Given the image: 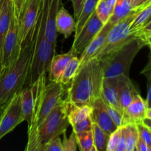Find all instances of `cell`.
<instances>
[{"label":"cell","mask_w":151,"mask_h":151,"mask_svg":"<svg viewBox=\"0 0 151 151\" xmlns=\"http://www.w3.org/2000/svg\"><path fill=\"white\" fill-rule=\"evenodd\" d=\"M103 78L100 60L97 58H92L79 66L68 89L67 101L77 107L91 106L96 99L101 97Z\"/></svg>","instance_id":"6da1fadb"},{"label":"cell","mask_w":151,"mask_h":151,"mask_svg":"<svg viewBox=\"0 0 151 151\" xmlns=\"http://www.w3.org/2000/svg\"><path fill=\"white\" fill-rule=\"evenodd\" d=\"M35 46V31L29 45L21 50L17 60L10 66L0 69V106H6L27 85Z\"/></svg>","instance_id":"7a4b0ae2"},{"label":"cell","mask_w":151,"mask_h":151,"mask_svg":"<svg viewBox=\"0 0 151 151\" xmlns=\"http://www.w3.org/2000/svg\"><path fill=\"white\" fill-rule=\"evenodd\" d=\"M46 4L44 0H42L35 27V46L27 81V86L32 85L41 74L48 72L52 59L55 55L56 47L52 44L46 37Z\"/></svg>","instance_id":"3957f363"},{"label":"cell","mask_w":151,"mask_h":151,"mask_svg":"<svg viewBox=\"0 0 151 151\" xmlns=\"http://www.w3.org/2000/svg\"><path fill=\"white\" fill-rule=\"evenodd\" d=\"M150 43L142 36H137L122 47L99 59L104 78L128 76L131 63L139 52Z\"/></svg>","instance_id":"277c9868"},{"label":"cell","mask_w":151,"mask_h":151,"mask_svg":"<svg viewBox=\"0 0 151 151\" xmlns=\"http://www.w3.org/2000/svg\"><path fill=\"white\" fill-rule=\"evenodd\" d=\"M69 105L61 100L38 127V134L42 144L47 145L53 139L65 133L70 125L68 119Z\"/></svg>","instance_id":"5b68a950"},{"label":"cell","mask_w":151,"mask_h":151,"mask_svg":"<svg viewBox=\"0 0 151 151\" xmlns=\"http://www.w3.org/2000/svg\"><path fill=\"white\" fill-rule=\"evenodd\" d=\"M41 1L42 0H23L17 15L15 14L19 25L21 50L29 45L32 41Z\"/></svg>","instance_id":"8992f818"},{"label":"cell","mask_w":151,"mask_h":151,"mask_svg":"<svg viewBox=\"0 0 151 151\" xmlns=\"http://www.w3.org/2000/svg\"><path fill=\"white\" fill-rule=\"evenodd\" d=\"M47 72L41 74L39 78L27 88L20 91L21 106L24 121L29 125L35 122L39 111L44 90L47 86Z\"/></svg>","instance_id":"52a82bcc"},{"label":"cell","mask_w":151,"mask_h":151,"mask_svg":"<svg viewBox=\"0 0 151 151\" xmlns=\"http://www.w3.org/2000/svg\"><path fill=\"white\" fill-rule=\"evenodd\" d=\"M139 9H136L128 17L112 26L108 33L104 45L94 58H97L98 59L101 58L103 56L122 47L134 37L139 36L131 32V24Z\"/></svg>","instance_id":"ba28073f"},{"label":"cell","mask_w":151,"mask_h":151,"mask_svg":"<svg viewBox=\"0 0 151 151\" xmlns=\"http://www.w3.org/2000/svg\"><path fill=\"white\" fill-rule=\"evenodd\" d=\"M21 52L19 38L18 20L13 12L10 27L4 39L1 52V68H7L11 66L18 59ZM0 68V69H1Z\"/></svg>","instance_id":"9c48e42d"},{"label":"cell","mask_w":151,"mask_h":151,"mask_svg":"<svg viewBox=\"0 0 151 151\" xmlns=\"http://www.w3.org/2000/svg\"><path fill=\"white\" fill-rule=\"evenodd\" d=\"M24 121L19 92L7 103L0 119V139Z\"/></svg>","instance_id":"30bf717a"},{"label":"cell","mask_w":151,"mask_h":151,"mask_svg":"<svg viewBox=\"0 0 151 151\" xmlns=\"http://www.w3.org/2000/svg\"><path fill=\"white\" fill-rule=\"evenodd\" d=\"M63 92V85L59 82H50L48 85L46 86L39 111L35 122L30 124H33L37 127L39 126L40 124L54 109L56 105L62 100Z\"/></svg>","instance_id":"8fae6325"},{"label":"cell","mask_w":151,"mask_h":151,"mask_svg":"<svg viewBox=\"0 0 151 151\" xmlns=\"http://www.w3.org/2000/svg\"><path fill=\"white\" fill-rule=\"evenodd\" d=\"M104 26V24L98 19L95 12L87 21L86 24L81 30V32L75 36L72 50L77 55H81L91 43V41L98 34L100 29Z\"/></svg>","instance_id":"7c38bea8"},{"label":"cell","mask_w":151,"mask_h":151,"mask_svg":"<svg viewBox=\"0 0 151 151\" xmlns=\"http://www.w3.org/2000/svg\"><path fill=\"white\" fill-rule=\"evenodd\" d=\"M90 118L93 123L98 125L109 135H111L118 128L111 118L107 110V105L101 97H98L93 102Z\"/></svg>","instance_id":"4fadbf2b"},{"label":"cell","mask_w":151,"mask_h":151,"mask_svg":"<svg viewBox=\"0 0 151 151\" xmlns=\"http://www.w3.org/2000/svg\"><path fill=\"white\" fill-rule=\"evenodd\" d=\"M147 106L146 101L137 94L132 100L129 106L123 111L122 113V124L123 125L128 124L142 123L146 118V111Z\"/></svg>","instance_id":"5bb4252c"},{"label":"cell","mask_w":151,"mask_h":151,"mask_svg":"<svg viewBox=\"0 0 151 151\" xmlns=\"http://www.w3.org/2000/svg\"><path fill=\"white\" fill-rule=\"evenodd\" d=\"M100 96L106 104L113 107L122 114L119 98L118 77L103 78Z\"/></svg>","instance_id":"9a60e30c"},{"label":"cell","mask_w":151,"mask_h":151,"mask_svg":"<svg viewBox=\"0 0 151 151\" xmlns=\"http://www.w3.org/2000/svg\"><path fill=\"white\" fill-rule=\"evenodd\" d=\"M112 26H113V24H111L109 22L105 24L103 28L100 29L98 34L96 35L95 38L91 41V43L87 46L86 48L81 54V57L79 58L80 66L86 63L92 58L95 57L96 55L99 52V51L101 50L102 47L104 45L108 33L110 31Z\"/></svg>","instance_id":"2e32d148"},{"label":"cell","mask_w":151,"mask_h":151,"mask_svg":"<svg viewBox=\"0 0 151 151\" xmlns=\"http://www.w3.org/2000/svg\"><path fill=\"white\" fill-rule=\"evenodd\" d=\"M78 56L71 49L66 53L55 55L49 67V80L50 82H59L60 76L69 60L74 57Z\"/></svg>","instance_id":"e0dca14e"},{"label":"cell","mask_w":151,"mask_h":151,"mask_svg":"<svg viewBox=\"0 0 151 151\" xmlns=\"http://www.w3.org/2000/svg\"><path fill=\"white\" fill-rule=\"evenodd\" d=\"M118 83H119V103L123 113V111L129 106L134 97L139 93L128 76H124V75L119 76Z\"/></svg>","instance_id":"ac0fdd59"},{"label":"cell","mask_w":151,"mask_h":151,"mask_svg":"<svg viewBox=\"0 0 151 151\" xmlns=\"http://www.w3.org/2000/svg\"><path fill=\"white\" fill-rule=\"evenodd\" d=\"M57 33L62 34L65 38H68L72 32H75L76 22L63 6H61L57 13L55 19Z\"/></svg>","instance_id":"d6986e66"},{"label":"cell","mask_w":151,"mask_h":151,"mask_svg":"<svg viewBox=\"0 0 151 151\" xmlns=\"http://www.w3.org/2000/svg\"><path fill=\"white\" fill-rule=\"evenodd\" d=\"M13 16V3L10 0H4L1 16H0V58H1V48L6 36Z\"/></svg>","instance_id":"ffe728a7"},{"label":"cell","mask_w":151,"mask_h":151,"mask_svg":"<svg viewBox=\"0 0 151 151\" xmlns=\"http://www.w3.org/2000/svg\"><path fill=\"white\" fill-rule=\"evenodd\" d=\"M128 0H117L109 22L114 25L128 17L135 10Z\"/></svg>","instance_id":"44dd1931"},{"label":"cell","mask_w":151,"mask_h":151,"mask_svg":"<svg viewBox=\"0 0 151 151\" xmlns=\"http://www.w3.org/2000/svg\"><path fill=\"white\" fill-rule=\"evenodd\" d=\"M98 1L99 0H85L81 14H80L78 19H77L75 36H76L81 32L87 21L95 12V9Z\"/></svg>","instance_id":"7402d4cb"},{"label":"cell","mask_w":151,"mask_h":151,"mask_svg":"<svg viewBox=\"0 0 151 151\" xmlns=\"http://www.w3.org/2000/svg\"><path fill=\"white\" fill-rule=\"evenodd\" d=\"M151 16V2L142 7H140L136 14L131 24V31L133 33L139 35L140 29L147 23Z\"/></svg>","instance_id":"603a6c76"},{"label":"cell","mask_w":151,"mask_h":151,"mask_svg":"<svg viewBox=\"0 0 151 151\" xmlns=\"http://www.w3.org/2000/svg\"><path fill=\"white\" fill-rule=\"evenodd\" d=\"M46 145L42 144L38 134V127L33 124L28 125L27 143L24 151H45Z\"/></svg>","instance_id":"cb8c5ba5"},{"label":"cell","mask_w":151,"mask_h":151,"mask_svg":"<svg viewBox=\"0 0 151 151\" xmlns=\"http://www.w3.org/2000/svg\"><path fill=\"white\" fill-rule=\"evenodd\" d=\"M91 113V106H83L81 107L69 105L68 119L71 125L83 120L87 117H89Z\"/></svg>","instance_id":"d4e9b609"},{"label":"cell","mask_w":151,"mask_h":151,"mask_svg":"<svg viewBox=\"0 0 151 151\" xmlns=\"http://www.w3.org/2000/svg\"><path fill=\"white\" fill-rule=\"evenodd\" d=\"M79 66V58H78V56H74L66 65V68L64 69L61 76H60L59 83H62L63 86L71 83L74 77L78 72Z\"/></svg>","instance_id":"484cf974"},{"label":"cell","mask_w":151,"mask_h":151,"mask_svg":"<svg viewBox=\"0 0 151 151\" xmlns=\"http://www.w3.org/2000/svg\"><path fill=\"white\" fill-rule=\"evenodd\" d=\"M93 141L97 151H107L108 142L110 135L106 134L100 127L92 122Z\"/></svg>","instance_id":"4316f807"},{"label":"cell","mask_w":151,"mask_h":151,"mask_svg":"<svg viewBox=\"0 0 151 151\" xmlns=\"http://www.w3.org/2000/svg\"><path fill=\"white\" fill-rule=\"evenodd\" d=\"M122 128L125 134V151H133L137 145V140L139 138L137 125L128 124L122 126Z\"/></svg>","instance_id":"83f0119b"},{"label":"cell","mask_w":151,"mask_h":151,"mask_svg":"<svg viewBox=\"0 0 151 151\" xmlns=\"http://www.w3.org/2000/svg\"><path fill=\"white\" fill-rule=\"evenodd\" d=\"M75 134L80 151H87L94 146L92 131H83Z\"/></svg>","instance_id":"f1b7e54d"},{"label":"cell","mask_w":151,"mask_h":151,"mask_svg":"<svg viewBox=\"0 0 151 151\" xmlns=\"http://www.w3.org/2000/svg\"><path fill=\"white\" fill-rule=\"evenodd\" d=\"M112 13L113 9L111 8L104 0H99L95 9V13L104 24L109 22Z\"/></svg>","instance_id":"f546056e"},{"label":"cell","mask_w":151,"mask_h":151,"mask_svg":"<svg viewBox=\"0 0 151 151\" xmlns=\"http://www.w3.org/2000/svg\"><path fill=\"white\" fill-rule=\"evenodd\" d=\"M63 141L62 142L63 151H77V139L76 134L74 131H72L69 137H67L66 135V132L63 133Z\"/></svg>","instance_id":"4dcf8cb0"},{"label":"cell","mask_w":151,"mask_h":151,"mask_svg":"<svg viewBox=\"0 0 151 151\" xmlns=\"http://www.w3.org/2000/svg\"><path fill=\"white\" fill-rule=\"evenodd\" d=\"M72 129H73L72 131H74L75 134H79V133L83 132V131H91L92 122H91V119L89 116V117L86 118V119L74 124L72 125Z\"/></svg>","instance_id":"1f68e13d"},{"label":"cell","mask_w":151,"mask_h":151,"mask_svg":"<svg viewBox=\"0 0 151 151\" xmlns=\"http://www.w3.org/2000/svg\"><path fill=\"white\" fill-rule=\"evenodd\" d=\"M137 131H138L139 137L141 138L145 144L151 148V131L146 125L142 123L137 124Z\"/></svg>","instance_id":"d6a6232c"},{"label":"cell","mask_w":151,"mask_h":151,"mask_svg":"<svg viewBox=\"0 0 151 151\" xmlns=\"http://www.w3.org/2000/svg\"><path fill=\"white\" fill-rule=\"evenodd\" d=\"M121 134V127H119L114 133H112L109 137L108 142L107 151H114L116 147Z\"/></svg>","instance_id":"836d02e7"},{"label":"cell","mask_w":151,"mask_h":151,"mask_svg":"<svg viewBox=\"0 0 151 151\" xmlns=\"http://www.w3.org/2000/svg\"><path fill=\"white\" fill-rule=\"evenodd\" d=\"M107 110L109 115H110L111 118L112 120H113L114 122L115 123V125H116L118 128H119V127L123 126V124H122V114L119 111H118L117 110H116L115 109H114L113 107L109 106V105H107Z\"/></svg>","instance_id":"e575fe53"},{"label":"cell","mask_w":151,"mask_h":151,"mask_svg":"<svg viewBox=\"0 0 151 151\" xmlns=\"http://www.w3.org/2000/svg\"><path fill=\"white\" fill-rule=\"evenodd\" d=\"M45 151H63L62 141L59 137L53 139L46 145Z\"/></svg>","instance_id":"d590c367"},{"label":"cell","mask_w":151,"mask_h":151,"mask_svg":"<svg viewBox=\"0 0 151 151\" xmlns=\"http://www.w3.org/2000/svg\"><path fill=\"white\" fill-rule=\"evenodd\" d=\"M139 36L144 37L150 43V45L151 44V20L143 26V27L140 29L139 32Z\"/></svg>","instance_id":"8d00e7d4"},{"label":"cell","mask_w":151,"mask_h":151,"mask_svg":"<svg viewBox=\"0 0 151 151\" xmlns=\"http://www.w3.org/2000/svg\"><path fill=\"white\" fill-rule=\"evenodd\" d=\"M70 1H72V6H73L74 15H75V18L78 19L81 13L85 0H70Z\"/></svg>","instance_id":"74e56055"},{"label":"cell","mask_w":151,"mask_h":151,"mask_svg":"<svg viewBox=\"0 0 151 151\" xmlns=\"http://www.w3.org/2000/svg\"><path fill=\"white\" fill-rule=\"evenodd\" d=\"M146 104H147V109L151 108V74L147 75V95Z\"/></svg>","instance_id":"f35d334b"},{"label":"cell","mask_w":151,"mask_h":151,"mask_svg":"<svg viewBox=\"0 0 151 151\" xmlns=\"http://www.w3.org/2000/svg\"><path fill=\"white\" fill-rule=\"evenodd\" d=\"M136 147H137L139 151H151V148H150V147L145 144V142L141 138H139V137L138 140H137Z\"/></svg>","instance_id":"ab89813d"},{"label":"cell","mask_w":151,"mask_h":151,"mask_svg":"<svg viewBox=\"0 0 151 151\" xmlns=\"http://www.w3.org/2000/svg\"><path fill=\"white\" fill-rule=\"evenodd\" d=\"M13 3V11H14L15 14L17 15L18 12H19V9H20L21 4H22V1L23 0H10Z\"/></svg>","instance_id":"60d3db41"},{"label":"cell","mask_w":151,"mask_h":151,"mask_svg":"<svg viewBox=\"0 0 151 151\" xmlns=\"http://www.w3.org/2000/svg\"><path fill=\"white\" fill-rule=\"evenodd\" d=\"M151 2V0H140L139 3V5L137 8H140V7H142L144 6L147 5V4Z\"/></svg>","instance_id":"b9f144b4"},{"label":"cell","mask_w":151,"mask_h":151,"mask_svg":"<svg viewBox=\"0 0 151 151\" xmlns=\"http://www.w3.org/2000/svg\"><path fill=\"white\" fill-rule=\"evenodd\" d=\"M104 1L107 3L108 5H109L111 8L114 10V7L115 4H116L117 0H104Z\"/></svg>","instance_id":"7bdbcfd3"},{"label":"cell","mask_w":151,"mask_h":151,"mask_svg":"<svg viewBox=\"0 0 151 151\" xmlns=\"http://www.w3.org/2000/svg\"><path fill=\"white\" fill-rule=\"evenodd\" d=\"M142 123L144 124L145 125H146V126L149 128V130L151 131V119L145 118V119H144V120L142 121Z\"/></svg>","instance_id":"ee69618b"},{"label":"cell","mask_w":151,"mask_h":151,"mask_svg":"<svg viewBox=\"0 0 151 151\" xmlns=\"http://www.w3.org/2000/svg\"><path fill=\"white\" fill-rule=\"evenodd\" d=\"M132 4V7L134 9H137L139 5V3L140 0H128Z\"/></svg>","instance_id":"f6af8a7d"},{"label":"cell","mask_w":151,"mask_h":151,"mask_svg":"<svg viewBox=\"0 0 151 151\" xmlns=\"http://www.w3.org/2000/svg\"><path fill=\"white\" fill-rule=\"evenodd\" d=\"M146 118L151 119V108L150 109H147V111H146Z\"/></svg>","instance_id":"bcb514c9"},{"label":"cell","mask_w":151,"mask_h":151,"mask_svg":"<svg viewBox=\"0 0 151 151\" xmlns=\"http://www.w3.org/2000/svg\"><path fill=\"white\" fill-rule=\"evenodd\" d=\"M6 106H0V119H1V116H2V114L4 112V109H5Z\"/></svg>","instance_id":"7dc6e473"},{"label":"cell","mask_w":151,"mask_h":151,"mask_svg":"<svg viewBox=\"0 0 151 151\" xmlns=\"http://www.w3.org/2000/svg\"><path fill=\"white\" fill-rule=\"evenodd\" d=\"M3 2H4V0H0V16H1V8H2Z\"/></svg>","instance_id":"c3c4849f"},{"label":"cell","mask_w":151,"mask_h":151,"mask_svg":"<svg viewBox=\"0 0 151 151\" xmlns=\"http://www.w3.org/2000/svg\"><path fill=\"white\" fill-rule=\"evenodd\" d=\"M87 151H97V150H96L95 147H94V146H93L92 147H91V148H90L89 150H88Z\"/></svg>","instance_id":"681fc988"},{"label":"cell","mask_w":151,"mask_h":151,"mask_svg":"<svg viewBox=\"0 0 151 151\" xmlns=\"http://www.w3.org/2000/svg\"><path fill=\"white\" fill-rule=\"evenodd\" d=\"M133 151H139V150H138V149H137V147H135L134 148V150H133Z\"/></svg>","instance_id":"f907efd6"},{"label":"cell","mask_w":151,"mask_h":151,"mask_svg":"<svg viewBox=\"0 0 151 151\" xmlns=\"http://www.w3.org/2000/svg\"><path fill=\"white\" fill-rule=\"evenodd\" d=\"M150 20H151V16H150V17L149 18V19H148V21H147V22H150Z\"/></svg>","instance_id":"816d5d0a"},{"label":"cell","mask_w":151,"mask_h":151,"mask_svg":"<svg viewBox=\"0 0 151 151\" xmlns=\"http://www.w3.org/2000/svg\"><path fill=\"white\" fill-rule=\"evenodd\" d=\"M0 68H1V58H0Z\"/></svg>","instance_id":"f5cc1de1"}]
</instances>
